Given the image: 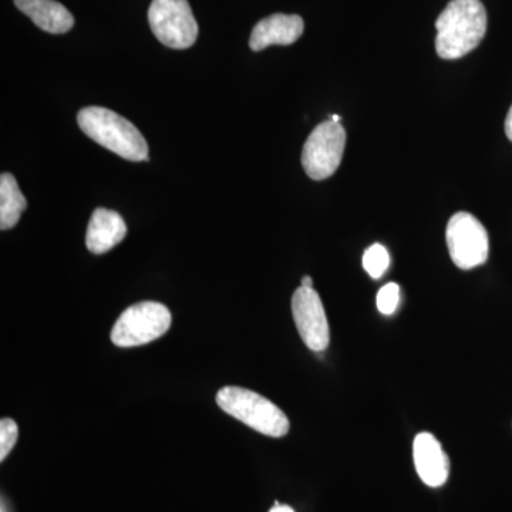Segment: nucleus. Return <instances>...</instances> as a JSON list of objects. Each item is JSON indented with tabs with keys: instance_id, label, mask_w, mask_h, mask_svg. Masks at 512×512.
<instances>
[{
	"instance_id": "nucleus-12",
	"label": "nucleus",
	"mask_w": 512,
	"mask_h": 512,
	"mask_svg": "<svg viewBox=\"0 0 512 512\" xmlns=\"http://www.w3.org/2000/svg\"><path fill=\"white\" fill-rule=\"evenodd\" d=\"M16 8L47 33L62 35L74 26V18L62 3L56 0H15Z\"/></svg>"
},
{
	"instance_id": "nucleus-4",
	"label": "nucleus",
	"mask_w": 512,
	"mask_h": 512,
	"mask_svg": "<svg viewBox=\"0 0 512 512\" xmlns=\"http://www.w3.org/2000/svg\"><path fill=\"white\" fill-rule=\"evenodd\" d=\"M171 326V313L158 302H140L121 313L111 330V342L119 348H136L160 339Z\"/></svg>"
},
{
	"instance_id": "nucleus-18",
	"label": "nucleus",
	"mask_w": 512,
	"mask_h": 512,
	"mask_svg": "<svg viewBox=\"0 0 512 512\" xmlns=\"http://www.w3.org/2000/svg\"><path fill=\"white\" fill-rule=\"evenodd\" d=\"M269 512H295V510L289 507V505L279 504L278 501H276L274 508Z\"/></svg>"
},
{
	"instance_id": "nucleus-6",
	"label": "nucleus",
	"mask_w": 512,
	"mask_h": 512,
	"mask_svg": "<svg viewBox=\"0 0 512 512\" xmlns=\"http://www.w3.org/2000/svg\"><path fill=\"white\" fill-rule=\"evenodd\" d=\"M148 22L157 39L171 49H188L197 40V20L187 0H153Z\"/></svg>"
},
{
	"instance_id": "nucleus-11",
	"label": "nucleus",
	"mask_w": 512,
	"mask_h": 512,
	"mask_svg": "<svg viewBox=\"0 0 512 512\" xmlns=\"http://www.w3.org/2000/svg\"><path fill=\"white\" fill-rule=\"evenodd\" d=\"M127 234V225L116 211L97 208L87 228L86 245L92 254L101 255L117 247Z\"/></svg>"
},
{
	"instance_id": "nucleus-3",
	"label": "nucleus",
	"mask_w": 512,
	"mask_h": 512,
	"mask_svg": "<svg viewBox=\"0 0 512 512\" xmlns=\"http://www.w3.org/2000/svg\"><path fill=\"white\" fill-rule=\"evenodd\" d=\"M217 404L222 412L264 436L279 439L286 436L291 427L288 417L276 404L244 387H222L217 394Z\"/></svg>"
},
{
	"instance_id": "nucleus-16",
	"label": "nucleus",
	"mask_w": 512,
	"mask_h": 512,
	"mask_svg": "<svg viewBox=\"0 0 512 512\" xmlns=\"http://www.w3.org/2000/svg\"><path fill=\"white\" fill-rule=\"evenodd\" d=\"M19 437V427L12 419L0 421V461H5L15 447Z\"/></svg>"
},
{
	"instance_id": "nucleus-2",
	"label": "nucleus",
	"mask_w": 512,
	"mask_h": 512,
	"mask_svg": "<svg viewBox=\"0 0 512 512\" xmlns=\"http://www.w3.org/2000/svg\"><path fill=\"white\" fill-rule=\"evenodd\" d=\"M77 123L87 137L128 161H148L146 138L133 123L103 107H86Z\"/></svg>"
},
{
	"instance_id": "nucleus-21",
	"label": "nucleus",
	"mask_w": 512,
	"mask_h": 512,
	"mask_svg": "<svg viewBox=\"0 0 512 512\" xmlns=\"http://www.w3.org/2000/svg\"><path fill=\"white\" fill-rule=\"evenodd\" d=\"M2 512H8V510H6L5 500L2 501Z\"/></svg>"
},
{
	"instance_id": "nucleus-19",
	"label": "nucleus",
	"mask_w": 512,
	"mask_h": 512,
	"mask_svg": "<svg viewBox=\"0 0 512 512\" xmlns=\"http://www.w3.org/2000/svg\"><path fill=\"white\" fill-rule=\"evenodd\" d=\"M301 286L302 288H313V279L311 276H303Z\"/></svg>"
},
{
	"instance_id": "nucleus-13",
	"label": "nucleus",
	"mask_w": 512,
	"mask_h": 512,
	"mask_svg": "<svg viewBox=\"0 0 512 512\" xmlns=\"http://www.w3.org/2000/svg\"><path fill=\"white\" fill-rule=\"evenodd\" d=\"M28 208V201L19 190L18 181L12 174L0 177V229L6 231L15 227L22 212Z\"/></svg>"
},
{
	"instance_id": "nucleus-9",
	"label": "nucleus",
	"mask_w": 512,
	"mask_h": 512,
	"mask_svg": "<svg viewBox=\"0 0 512 512\" xmlns=\"http://www.w3.org/2000/svg\"><path fill=\"white\" fill-rule=\"evenodd\" d=\"M414 466L424 484L439 488L450 474V460L440 441L431 433L417 434L413 443Z\"/></svg>"
},
{
	"instance_id": "nucleus-20",
	"label": "nucleus",
	"mask_w": 512,
	"mask_h": 512,
	"mask_svg": "<svg viewBox=\"0 0 512 512\" xmlns=\"http://www.w3.org/2000/svg\"><path fill=\"white\" fill-rule=\"evenodd\" d=\"M332 121H335V123H340V121H342V117L338 116V114H335V116H332Z\"/></svg>"
},
{
	"instance_id": "nucleus-7",
	"label": "nucleus",
	"mask_w": 512,
	"mask_h": 512,
	"mask_svg": "<svg viewBox=\"0 0 512 512\" xmlns=\"http://www.w3.org/2000/svg\"><path fill=\"white\" fill-rule=\"evenodd\" d=\"M448 254L457 268L463 271L485 264L490 252L488 232L474 215L457 212L447 224Z\"/></svg>"
},
{
	"instance_id": "nucleus-15",
	"label": "nucleus",
	"mask_w": 512,
	"mask_h": 512,
	"mask_svg": "<svg viewBox=\"0 0 512 512\" xmlns=\"http://www.w3.org/2000/svg\"><path fill=\"white\" fill-rule=\"evenodd\" d=\"M400 302V288L397 284H387L377 293V309L383 315H393Z\"/></svg>"
},
{
	"instance_id": "nucleus-10",
	"label": "nucleus",
	"mask_w": 512,
	"mask_h": 512,
	"mask_svg": "<svg viewBox=\"0 0 512 512\" xmlns=\"http://www.w3.org/2000/svg\"><path fill=\"white\" fill-rule=\"evenodd\" d=\"M303 29L305 23L301 16L276 13L256 23L249 47L254 52H261L269 46H289L303 35Z\"/></svg>"
},
{
	"instance_id": "nucleus-14",
	"label": "nucleus",
	"mask_w": 512,
	"mask_h": 512,
	"mask_svg": "<svg viewBox=\"0 0 512 512\" xmlns=\"http://www.w3.org/2000/svg\"><path fill=\"white\" fill-rule=\"evenodd\" d=\"M390 265V256L383 245L375 244L367 248L363 255V268L373 279L382 278Z\"/></svg>"
},
{
	"instance_id": "nucleus-5",
	"label": "nucleus",
	"mask_w": 512,
	"mask_h": 512,
	"mask_svg": "<svg viewBox=\"0 0 512 512\" xmlns=\"http://www.w3.org/2000/svg\"><path fill=\"white\" fill-rule=\"evenodd\" d=\"M346 146V131L335 121L320 123L306 140L302 151V165L312 180L332 177L342 163Z\"/></svg>"
},
{
	"instance_id": "nucleus-1",
	"label": "nucleus",
	"mask_w": 512,
	"mask_h": 512,
	"mask_svg": "<svg viewBox=\"0 0 512 512\" xmlns=\"http://www.w3.org/2000/svg\"><path fill=\"white\" fill-rule=\"evenodd\" d=\"M436 50L456 60L480 46L487 33V12L480 0H451L436 22Z\"/></svg>"
},
{
	"instance_id": "nucleus-8",
	"label": "nucleus",
	"mask_w": 512,
	"mask_h": 512,
	"mask_svg": "<svg viewBox=\"0 0 512 512\" xmlns=\"http://www.w3.org/2000/svg\"><path fill=\"white\" fill-rule=\"evenodd\" d=\"M292 313L299 336L312 352H325L330 342L328 318L319 293L299 288L293 293Z\"/></svg>"
},
{
	"instance_id": "nucleus-17",
	"label": "nucleus",
	"mask_w": 512,
	"mask_h": 512,
	"mask_svg": "<svg viewBox=\"0 0 512 512\" xmlns=\"http://www.w3.org/2000/svg\"><path fill=\"white\" fill-rule=\"evenodd\" d=\"M505 134H507L508 140L512 141V107L508 111L507 119H505Z\"/></svg>"
}]
</instances>
